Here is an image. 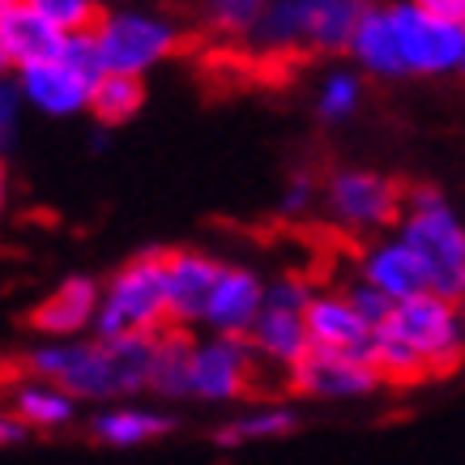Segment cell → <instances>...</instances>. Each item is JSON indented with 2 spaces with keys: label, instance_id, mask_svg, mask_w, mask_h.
<instances>
[{
  "label": "cell",
  "instance_id": "obj_1",
  "mask_svg": "<svg viewBox=\"0 0 465 465\" xmlns=\"http://www.w3.org/2000/svg\"><path fill=\"white\" fill-rule=\"evenodd\" d=\"M150 354H154V338H64L35 346L26 354V371L60 384L77 401H112V397L145 393Z\"/></svg>",
  "mask_w": 465,
  "mask_h": 465
},
{
  "label": "cell",
  "instance_id": "obj_2",
  "mask_svg": "<svg viewBox=\"0 0 465 465\" xmlns=\"http://www.w3.org/2000/svg\"><path fill=\"white\" fill-rule=\"evenodd\" d=\"M427 273V295L465 303V223L440 188L406 193L401 223L393 231Z\"/></svg>",
  "mask_w": 465,
  "mask_h": 465
},
{
  "label": "cell",
  "instance_id": "obj_3",
  "mask_svg": "<svg viewBox=\"0 0 465 465\" xmlns=\"http://www.w3.org/2000/svg\"><path fill=\"white\" fill-rule=\"evenodd\" d=\"M171 329L167 316V252H142L103 282L94 338H158Z\"/></svg>",
  "mask_w": 465,
  "mask_h": 465
},
{
  "label": "cell",
  "instance_id": "obj_4",
  "mask_svg": "<svg viewBox=\"0 0 465 465\" xmlns=\"http://www.w3.org/2000/svg\"><path fill=\"white\" fill-rule=\"evenodd\" d=\"M94 47H99L103 73H120V77H142L171 60L183 47V30L175 17L150 14V9H115L103 14L99 26L90 30Z\"/></svg>",
  "mask_w": 465,
  "mask_h": 465
},
{
  "label": "cell",
  "instance_id": "obj_5",
  "mask_svg": "<svg viewBox=\"0 0 465 465\" xmlns=\"http://www.w3.org/2000/svg\"><path fill=\"white\" fill-rule=\"evenodd\" d=\"M389 22L397 35V56L406 77H452L465 73V26L444 22L423 9H414L410 0L389 5Z\"/></svg>",
  "mask_w": 465,
  "mask_h": 465
},
{
  "label": "cell",
  "instance_id": "obj_6",
  "mask_svg": "<svg viewBox=\"0 0 465 465\" xmlns=\"http://www.w3.org/2000/svg\"><path fill=\"white\" fill-rule=\"evenodd\" d=\"M321 201L333 226L351 231V235H381L384 226L401 223V205L406 193L397 188L381 171H333L321 188Z\"/></svg>",
  "mask_w": 465,
  "mask_h": 465
},
{
  "label": "cell",
  "instance_id": "obj_7",
  "mask_svg": "<svg viewBox=\"0 0 465 465\" xmlns=\"http://www.w3.org/2000/svg\"><path fill=\"white\" fill-rule=\"evenodd\" d=\"M389 329L406 341L410 351L419 354V363L427 367V376H444L461 363V316H457V303L440 295H419L397 303L393 316H389Z\"/></svg>",
  "mask_w": 465,
  "mask_h": 465
},
{
  "label": "cell",
  "instance_id": "obj_8",
  "mask_svg": "<svg viewBox=\"0 0 465 465\" xmlns=\"http://www.w3.org/2000/svg\"><path fill=\"white\" fill-rule=\"evenodd\" d=\"M256 354L248 338H201L193 351V401L226 406L252 393L256 384Z\"/></svg>",
  "mask_w": 465,
  "mask_h": 465
},
{
  "label": "cell",
  "instance_id": "obj_9",
  "mask_svg": "<svg viewBox=\"0 0 465 465\" xmlns=\"http://www.w3.org/2000/svg\"><path fill=\"white\" fill-rule=\"evenodd\" d=\"M286 384L295 397H308V401H359V397H371L381 389V376L367 363V354L312 351L286 376Z\"/></svg>",
  "mask_w": 465,
  "mask_h": 465
},
{
  "label": "cell",
  "instance_id": "obj_10",
  "mask_svg": "<svg viewBox=\"0 0 465 465\" xmlns=\"http://www.w3.org/2000/svg\"><path fill=\"white\" fill-rule=\"evenodd\" d=\"M261 312H265V282L256 278L252 269L223 265L201 324L210 329L213 338H248Z\"/></svg>",
  "mask_w": 465,
  "mask_h": 465
},
{
  "label": "cell",
  "instance_id": "obj_11",
  "mask_svg": "<svg viewBox=\"0 0 465 465\" xmlns=\"http://www.w3.org/2000/svg\"><path fill=\"white\" fill-rule=\"evenodd\" d=\"M14 85L22 90L26 107H35V112H43V115H56V120L90 112V90H94V85L85 82L77 69H69L64 60L26 64V69L14 73Z\"/></svg>",
  "mask_w": 465,
  "mask_h": 465
},
{
  "label": "cell",
  "instance_id": "obj_12",
  "mask_svg": "<svg viewBox=\"0 0 465 465\" xmlns=\"http://www.w3.org/2000/svg\"><path fill=\"white\" fill-rule=\"evenodd\" d=\"M359 282H367L371 291H381L389 303H406V299L427 295V273L419 265V256L410 252L397 235L371 240L359 252Z\"/></svg>",
  "mask_w": 465,
  "mask_h": 465
},
{
  "label": "cell",
  "instance_id": "obj_13",
  "mask_svg": "<svg viewBox=\"0 0 465 465\" xmlns=\"http://www.w3.org/2000/svg\"><path fill=\"white\" fill-rule=\"evenodd\" d=\"M99 299L103 286L94 278H64L39 308L30 312V324L47 341L85 338V333H94V321H99Z\"/></svg>",
  "mask_w": 465,
  "mask_h": 465
},
{
  "label": "cell",
  "instance_id": "obj_14",
  "mask_svg": "<svg viewBox=\"0 0 465 465\" xmlns=\"http://www.w3.org/2000/svg\"><path fill=\"white\" fill-rule=\"evenodd\" d=\"M223 261L205 252H167V316L171 329H193L205 321Z\"/></svg>",
  "mask_w": 465,
  "mask_h": 465
},
{
  "label": "cell",
  "instance_id": "obj_15",
  "mask_svg": "<svg viewBox=\"0 0 465 465\" xmlns=\"http://www.w3.org/2000/svg\"><path fill=\"white\" fill-rule=\"evenodd\" d=\"M308 324L312 351H346V354H367V338L371 324L354 312V303L346 299V291H316L303 312Z\"/></svg>",
  "mask_w": 465,
  "mask_h": 465
},
{
  "label": "cell",
  "instance_id": "obj_16",
  "mask_svg": "<svg viewBox=\"0 0 465 465\" xmlns=\"http://www.w3.org/2000/svg\"><path fill=\"white\" fill-rule=\"evenodd\" d=\"M248 346H252L261 367H278L282 376H291V371L312 354V338H308V324H303V312L265 308L256 316L252 333H248Z\"/></svg>",
  "mask_w": 465,
  "mask_h": 465
},
{
  "label": "cell",
  "instance_id": "obj_17",
  "mask_svg": "<svg viewBox=\"0 0 465 465\" xmlns=\"http://www.w3.org/2000/svg\"><path fill=\"white\" fill-rule=\"evenodd\" d=\"M5 397H9V414L26 431H60L77 419V397H69L60 384L43 381V376H30V371L9 384Z\"/></svg>",
  "mask_w": 465,
  "mask_h": 465
},
{
  "label": "cell",
  "instance_id": "obj_18",
  "mask_svg": "<svg viewBox=\"0 0 465 465\" xmlns=\"http://www.w3.org/2000/svg\"><path fill=\"white\" fill-rule=\"evenodd\" d=\"M376 0H299L303 9V35H308V52L324 56H346L359 22L367 17Z\"/></svg>",
  "mask_w": 465,
  "mask_h": 465
},
{
  "label": "cell",
  "instance_id": "obj_19",
  "mask_svg": "<svg viewBox=\"0 0 465 465\" xmlns=\"http://www.w3.org/2000/svg\"><path fill=\"white\" fill-rule=\"evenodd\" d=\"M171 414L154 406H137V401H120V406H103L94 419H90V436L107 444V449H142V444H154L171 431Z\"/></svg>",
  "mask_w": 465,
  "mask_h": 465
},
{
  "label": "cell",
  "instance_id": "obj_20",
  "mask_svg": "<svg viewBox=\"0 0 465 465\" xmlns=\"http://www.w3.org/2000/svg\"><path fill=\"white\" fill-rule=\"evenodd\" d=\"M193 351H197V338L188 329H163L154 338V354H150L145 393L167 397V401L193 397Z\"/></svg>",
  "mask_w": 465,
  "mask_h": 465
},
{
  "label": "cell",
  "instance_id": "obj_21",
  "mask_svg": "<svg viewBox=\"0 0 465 465\" xmlns=\"http://www.w3.org/2000/svg\"><path fill=\"white\" fill-rule=\"evenodd\" d=\"M346 56H351L354 64H359V73H367V77H381V82L406 77L401 56H397V35H393V22H389V5H371V9H367V17L359 22V30H354Z\"/></svg>",
  "mask_w": 465,
  "mask_h": 465
},
{
  "label": "cell",
  "instance_id": "obj_22",
  "mask_svg": "<svg viewBox=\"0 0 465 465\" xmlns=\"http://www.w3.org/2000/svg\"><path fill=\"white\" fill-rule=\"evenodd\" d=\"M0 39H5V47H9L14 73L26 69V64H43V60H60L64 43H69L52 22H43L30 5H17L14 14L0 22Z\"/></svg>",
  "mask_w": 465,
  "mask_h": 465
},
{
  "label": "cell",
  "instance_id": "obj_23",
  "mask_svg": "<svg viewBox=\"0 0 465 465\" xmlns=\"http://www.w3.org/2000/svg\"><path fill=\"white\" fill-rule=\"evenodd\" d=\"M299 427L295 406L286 401H261V406L235 414L231 423L218 427V444L223 449H248V444H269V440H286Z\"/></svg>",
  "mask_w": 465,
  "mask_h": 465
},
{
  "label": "cell",
  "instance_id": "obj_24",
  "mask_svg": "<svg viewBox=\"0 0 465 465\" xmlns=\"http://www.w3.org/2000/svg\"><path fill=\"white\" fill-rule=\"evenodd\" d=\"M261 56H295L308 47V35H303V9L299 0H269L261 22L248 35Z\"/></svg>",
  "mask_w": 465,
  "mask_h": 465
},
{
  "label": "cell",
  "instance_id": "obj_25",
  "mask_svg": "<svg viewBox=\"0 0 465 465\" xmlns=\"http://www.w3.org/2000/svg\"><path fill=\"white\" fill-rule=\"evenodd\" d=\"M145 107V82L142 77H120V73H103L94 90H90V115L103 128H120Z\"/></svg>",
  "mask_w": 465,
  "mask_h": 465
},
{
  "label": "cell",
  "instance_id": "obj_26",
  "mask_svg": "<svg viewBox=\"0 0 465 465\" xmlns=\"http://www.w3.org/2000/svg\"><path fill=\"white\" fill-rule=\"evenodd\" d=\"M359 107H363V73L354 69L324 73L321 90H316V115L324 124H346Z\"/></svg>",
  "mask_w": 465,
  "mask_h": 465
},
{
  "label": "cell",
  "instance_id": "obj_27",
  "mask_svg": "<svg viewBox=\"0 0 465 465\" xmlns=\"http://www.w3.org/2000/svg\"><path fill=\"white\" fill-rule=\"evenodd\" d=\"M22 5H30L35 14L43 17V22H52V26L69 39V35H85V30L99 26V0H22Z\"/></svg>",
  "mask_w": 465,
  "mask_h": 465
},
{
  "label": "cell",
  "instance_id": "obj_28",
  "mask_svg": "<svg viewBox=\"0 0 465 465\" xmlns=\"http://www.w3.org/2000/svg\"><path fill=\"white\" fill-rule=\"evenodd\" d=\"M269 0H201L205 9V22H210L218 35H231V39H248L252 26L261 22Z\"/></svg>",
  "mask_w": 465,
  "mask_h": 465
},
{
  "label": "cell",
  "instance_id": "obj_29",
  "mask_svg": "<svg viewBox=\"0 0 465 465\" xmlns=\"http://www.w3.org/2000/svg\"><path fill=\"white\" fill-rule=\"evenodd\" d=\"M22 120H26V99L14 85V77H9V82H0V154H9L17 145Z\"/></svg>",
  "mask_w": 465,
  "mask_h": 465
},
{
  "label": "cell",
  "instance_id": "obj_30",
  "mask_svg": "<svg viewBox=\"0 0 465 465\" xmlns=\"http://www.w3.org/2000/svg\"><path fill=\"white\" fill-rule=\"evenodd\" d=\"M60 60H64L69 69L82 73L90 85L103 77V60H99V47H94V35H90V30H85V35H69V43H64Z\"/></svg>",
  "mask_w": 465,
  "mask_h": 465
},
{
  "label": "cell",
  "instance_id": "obj_31",
  "mask_svg": "<svg viewBox=\"0 0 465 465\" xmlns=\"http://www.w3.org/2000/svg\"><path fill=\"white\" fill-rule=\"evenodd\" d=\"M312 291L303 278H278V282H265V308H278V312H308L312 303Z\"/></svg>",
  "mask_w": 465,
  "mask_h": 465
},
{
  "label": "cell",
  "instance_id": "obj_32",
  "mask_svg": "<svg viewBox=\"0 0 465 465\" xmlns=\"http://www.w3.org/2000/svg\"><path fill=\"white\" fill-rule=\"evenodd\" d=\"M346 299H351L354 312H359V316H363V321L371 324V329H381V324L389 321V316H393V308H397V303H389V299H384L381 291H371V286L359 282V278H354V282L346 286Z\"/></svg>",
  "mask_w": 465,
  "mask_h": 465
},
{
  "label": "cell",
  "instance_id": "obj_33",
  "mask_svg": "<svg viewBox=\"0 0 465 465\" xmlns=\"http://www.w3.org/2000/svg\"><path fill=\"white\" fill-rule=\"evenodd\" d=\"M316 201H321V183L312 180L308 171H295L291 183H286V193H282V213L286 218H303Z\"/></svg>",
  "mask_w": 465,
  "mask_h": 465
},
{
  "label": "cell",
  "instance_id": "obj_34",
  "mask_svg": "<svg viewBox=\"0 0 465 465\" xmlns=\"http://www.w3.org/2000/svg\"><path fill=\"white\" fill-rule=\"evenodd\" d=\"M414 9H423L431 17H444V22H461L465 26V0H410Z\"/></svg>",
  "mask_w": 465,
  "mask_h": 465
},
{
  "label": "cell",
  "instance_id": "obj_35",
  "mask_svg": "<svg viewBox=\"0 0 465 465\" xmlns=\"http://www.w3.org/2000/svg\"><path fill=\"white\" fill-rule=\"evenodd\" d=\"M26 436H30L26 427L17 423V419L9 414V410H0V449H9V444H22Z\"/></svg>",
  "mask_w": 465,
  "mask_h": 465
},
{
  "label": "cell",
  "instance_id": "obj_36",
  "mask_svg": "<svg viewBox=\"0 0 465 465\" xmlns=\"http://www.w3.org/2000/svg\"><path fill=\"white\" fill-rule=\"evenodd\" d=\"M9 210V167H5V154H0V218Z\"/></svg>",
  "mask_w": 465,
  "mask_h": 465
},
{
  "label": "cell",
  "instance_id": "obj_37",
  "mask_svg": "<svg viewBox=\"0 0 465 465\" xmlns=\"http://www.w3.org/2000/svg\"><path fill=\"white\" fill-rule=\"evenodd\" d=\"M9 77H14V60H9V47L0 39V82H9Z\"/></svg>",
  "mask_w": 465,
  "mask_h": 465
},
{
  "label": "cell",
  "instance_id": "obj_38",
  "mask_svg": "<svg viewBox=\"0 0 465 465\" xmlns=\"http://www.w3.org/2000/svg\"><path fill=\"white\" fill-rule=\"evenodd\" d=\"M17 5H22V0H0V22H5V17H9V14H14Z\"/></svg>",
  "mask_w": 465,
  "mask_h": 465
},
{
  "label": "cell",
  "instance_id": "obj_39",
  "mask_svg": "<svg viewBox=\"0 0 465 465\" xmlns=\"http://www.w3.org/2000/svg\"><path fill=\"white\" fill-rule=\"evenodd\" d=\"M457 316H461V346H465V303H457Z\"/></svg>",
  "mask_w": 465,
  "mask_h": 465
}]
</instances>
